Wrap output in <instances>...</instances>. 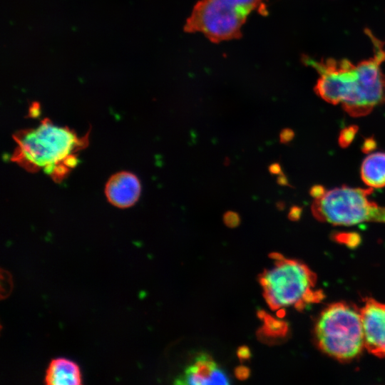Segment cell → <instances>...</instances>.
Instances as JSON below:
<instances>
[{
    "label": "cell",
    "mask_w": 385,
    "mask_h": 385,
    "mask_svg": "<svg viewBox=\"0 0 385 385\" xmlns=\"http://www.w3.org/2000/svg\"><path fill=\"white\" fill-rule=\"evenodd\" d=\"M88 135L78 136L73 130L44 118L37 127L13 135L16 145L11 160L28 172L42 170L60 183L77 165L80 151L88 144Z\"/></svg>",
    "instance_id": "1"
},
{
    "label": "cell",
    "mask_w": 385,
    "mask_h": 385,
    "mask_svg": "<svg viewBox=\"0 0 385 385\" xmlns=\"http://www.w3.org/2000/svg\"><path fill=\"white\" fill-rule=\"evenodd\" d=\"M264 297L273 310L294 306L303 310L307 305L320 302L324 297L317 287V276L306 265L284 257L275 267L259 278Z\"/></svg>",
    "instance_id": "2"
},
{
    "label": "cell",
    "mask_w": 385,
    "mask_h": 385,
    "mask_svg": "<svg viewBox=\"0 0 385 385\" xmlns=\"http://www.w3.org/2000/svg\"><path fill=\"white\" fill-rule=\"evenodd\" d=\"M266 0H200L185 21L184 31L201 33L213 43L241 36L248 16Z\"/></svg>",
    "instance_id": "3"
},
{
    "label": "cell",
    "mask_w": 385,
    "mask_h": 385,
    "mask_svg": "<svg viewBox=\"0 0 385 385\" xmlns=\"http://www.w3.org/2000/svg\"><path fill=\"white\" fill-rule=\"evenodd\" d=\"M315 337L327 355L341 361L353 359L364 347L360 310L344 302L329 305L317 322Z\"/></svg>",
    "instance_id": "4"
},
{
    "label": "cell",
    "mask_w": 385,
    "mask_h": 385,
    "mask_svg": "<svg viewBox=\"0 0 385 385\" xmlns=\"http://www.w3.org/2000/svg\"><path fill=\"white\" fill-rule=\"evenodd\" d=\"M371 188L364 189L343 185L326 191L314 199V217L320 222L334 225H354L366 222L385 223V207L370 201Z\"/></svg>",
    "instance_id": "5"
},
{
    "label": "cell",
    "mask_w": 385,
    "mask_h": 385,
    "mask_svg": "<svg viewBox=\"0 0 385 385\" xmlns=\"http://www.w3.org/2000/svg\"><path fill=\"white\" fill-rule=\"evenodd\" d=\"M305 61L319 75L314 91L322 99L333 105L341 103L343 108L353 102L359 86L357 63L333 58L317 61L307 57Z\"/></svg>",
    "instance_id": "6"
},
{
    "label": "cell",
    "mask_w": 385,
    "mask_h": 385,
    "mask_svg": "<svg viewBox=\"0 0 385 385\" xmlns=\"http://www.w3.org/2000/svg\"><path fill=\"white\" fill-rule=\"evenodd\" d=\"M366 34L373 44L372 56L357 63L359 87L354 102L344 111L351 116L368 115L377 106L385 103V74L382 64L385 61V48L382 41L371 31Z\"/></svg>",
    "instance_id": "7"
},
{
    "label": "cell",
    "mask_w": 385,
    "mask_h": 385,
    "mask_svg": "<svg viewBox=\"0 0 385 385\" xmlns=\"http://www.w3.org/2000/svg\"><path fill=\"white\" fill-rule=\"evenodd\" d=\"M360 313L364 348L376 356L385 357V304L368 298Z\"/></svg>",
    "instance_id": "8"
},
{
    "label": "cell",
    "mask_w": 385,
    "mask_h": 385,
    "mask_svg": "<svg viewBox=\"0 0 385 385\" xmlns=\"http://www.w3.org/2000/svg\"><path fill=\"white\" fill-rule=\"evenodd\" d=\"M141 185L138 178L127 171L117 173L110 177L105 187L108 202L119 208L133 205L138 200Z\"/></svg>",
    "instance_id": "9"
},
{
    "label": "cell",
    "mask_w": 385,
    "mask_h": 385,
    "mask_svg": "<svg viewBox=\"0 0 385 385\" xmlns=\"http://www.w3.org/2000/svg\"><path fill=\"white\" fill-rule=\"evenodd\" d=\"M43 379L44 384L48 385H79L83 383L79 366L63 357L51 360Z\"/></svg>",
    "instance_id": "10"
},
{
    "label": "cell",
    "mask_w": 385,
    "mask_h": 385,
    "mask_svg": "<svg viewBox=\"0 0 385 385\" xmlns=\"http://www.w3.org/2000/svg\"><path fill=\"white\" fill-rule=\"evenodd\" d=\"M218 369L212 358L205 353H201L195 359L185 370V374L175 381L178 384H211L212 378Z\"/></svg>",
    "instance_id": "11"
},
{
    "label": "cell",
    "mask_w": 385,
    "mask_h": 385,
    "mask_svg": "<svg viewBox=\"0 0 385 385\" xmlns=\"http://www.w3.org/2000/svg\"><path fill=\"white\" fill-rule=\"evenodd\" d=\"M360 174L362 181L369 187H385V153H374L364 158Z\"/></svg>",
    "instance_id": "12"
},
{
    "label": "cell",
    "mask_w": 385,
    "mask_h": 385,
    "mask_svg": "<svg viewBox=\"0 0 385 385\" xmlns=\"http://www.w3.org/2000/svg\"><path fill=\"white\" fill-rule=\"evenodd\" d=\"M264 324L257 331V337L265 343H273L278 339L284 337L288 332V325L267 314L263 318Z\"/></svg>",
    "instance_id": "13"
},
{
    "label": "cell",
    "mask_w": 385,
    "mask_h": 385,
    "mask_svg": "<svg viewBox=\"0 0 385 385\" xmlns=\"http://www.w3.org/2000/svg\"><path fill=\"white\" fill-rule=\"evenodd\" d=\"M1 299L7 298L13 290V279L10 272L6 270H1Z\"/></svg>",
    "instance_id": "14"
},
{
    "label": "cell",
    "mask_w": 385,
    "mask_h": 385,
    "mask_svg": "<svg viewBox=\"0 0 385 385\" xmlns=\"http://www.w3.org/2000/svg\"><path fill=\"white\" fill-rule=\"evenodd\" d=\"M359 127L355 125H349L342 129L339 133L338 143L342 148L348 147L355 138Z\"/></svg>",
    "instance_id": "15"
},
{
    "label": "cell",
    "mask_w": 385,
    "mask_h": 385,
    "mask_svg": "<svg viewBox=\"0 0 385 385\" xmlns=\"http://www.w3.org/2000/svg\"><path fill=\"white\" fill-rule=\"evenodd\" d=\"M222 218L225 225L230 228L237 227L240 224V216L235 211L225 212Z\"/></svg>",
    "instance_id": "16"
},
{
    "label": "cell",
    "mask_w": 385,
    "mask_h": 385,
    "mask_svg": "<svg viewBox=\"0 0 385 385\" xmlns=\"http://www.w3.org/2000/svg\"><path fill=\"white\" fill-rule=\"evenodd\" d=\"M376 148V141L373 137H369L364 139L362 145L361 150L363 153H369Z\"/></svg>",
    "instance_id": "17"
},
{
    "label": "cell",
    "mask_w": 385,
    "mask_h": 385,
    "mask_svg": "<svg viewBox=\"0 0 385 385\" xmlns=\"http://www.w3.org/2000/svg\"><path fill=\"white\" fill-rule=\"evenodd\" d=\"M294 136V132L291 128H284L279 133V142L282 144H287L290 142Z\"/></svg>",
    "instance_id": "18"
},
{
    "label": "cell",
    "mask_w": 385,
    "mask_h": 385,
    "mask_svg": "<svg viewBox=\"0 0 385 385\" xmlns=\"http://www.w3.org/2000/svg\"><path fill=\"white\" fill-rule=\"evenodd\" d=\"M237 356L242 363L250 360L251 357V351L250 348L245 345L238 347L237 350Z\"/></svg>",
    "instance_id": "19"
},
{
    "label": "cell",
    "mask_w": 385,
    "mask_h": 385,
    "mask_svg": "<svg viewBox=\"0 0 385 385\" xmlns=\"http://www.w3.org/2000/svg\"><path fill=\"white\" fill-rule=\"evenodd\" d=\"M235 375L239 380H246L250 375V370L245 366H239L235 369Z\"/></svg>",
    "instance_id": "20"
},
{
    "label": "cell",
    "mask_w": 385,
    "mask_h": 385,
    "mask_svg": "<svg viewBox=\"0 0 385 385\" xmlns=\"http://www.w3.org/2000/svg\"><path fill=\"white\" fill-rule=\"evenodd\" d=\"M302 212V207L294 205L289 209V212L288 213V218L292 221L298 220L301 217Z\"/></svg>",
    "instance_id": "21"
},
{
    "label": "cell",
    "mask_w": 385,
    "mask_h": 385,
    "mask_svg": "<svg viewBox=\"0 0 385 385\" xmlns=\"http://www.w3.org/2000/svg\"><path fill=\"white\" fill-rule=\"evenodd\" d=\"M325 192V188L322 185H319L312 186L309 190L310 195L314 197V199L321 197Z\"/></svg>",
    "instance_id": "22"
},
{
    "label": "cell",
    "mask_w": 385,
    "mask_h": 385,
    "mask_svg": "<svg viewBox=\"0 0 385 385\" xmlns=\"http://www.w3.org/2000/svg\"><path fill=\"white\" fill-rule=\"evenodd\" d=\"M269 172L272 175H280L282 173L281 165L278 163H273L268 168Z\"/></svg>",
    "instance_id": "23"
},
{
    "label": "cell",
    "mask_w": 385,
    "mask_h": 385,
    "mask_svg": "<svg viewBox=\"0 0 385 385\" xmlns=\"http://www.w3.org/2000/svg\"><path fill=\"white\" fill-rule=\"evenodd\" d=\"M277 183L280 185H289L287 178L283 173L279 175L277 179Z\"/></svg>",
    "instance_id": "24"
},
{
    "label": "cell",
    "mask_w": 385,
    "mask_h": 385,
    "mask_svg": "<svg viewBox=\"0 0 385 385\" xmlns=\"http://www.w3.org/2000/svg\"><path fill=\"white\" fill-rule=\"evenodd\" d=\"M269 257L273 260H275L276 261L280 260L284 257L282 254L277 252L270 253Z\"/></svg>",
    "instance_id": "25"
},
{
    "label": "cell",
    "mask_w": 385,
    "mask_h": 385,
    "mask_svg": "<svg viewBox=\"0 0 385 385\" xmlns=\"http://www.w3.org/2000/svg\"><path fill=\"white\" fill-rule=\"evenodd\" d=\"M267 314L266 312L262 310V309H259L257 312V317L261 319L262 320L263 319V318L265 317V315Z\"/></svg>",
    "instance_id": "26"
},
{
    "label": "cell",
    "mask_w": 385,
    "mask_h": 385,
    "mask_svg": "<svg viewBox=\"0 0 385 385\" xmlns=\"http://www.w3.org/2000/svg\"><path fill=\"white\" fill-rule=\"evenodd\" d=\"M285 314V311L284 309L282 308H280L277 310V315L279 317H283Z\"/></svg>",
    "instance_id": "27"
}]
</instances>
